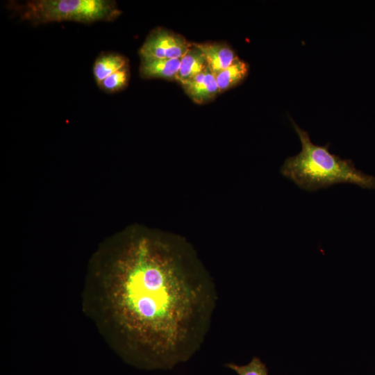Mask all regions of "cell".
I'll use <instances>...</instances> for the list:
<instances>
[{
	"label": "cell",
	"mask_w": 375,
	"mask_h": 375,
	"mask_svg": "<svg viewBox=\"0 0 375 375\" xmlns=\"http://www.w3.org/2000/svg\"><path fill=\"white\" fill-rule=\"evenodd\" d=\"M140 60V74L142 78L176 80L181 58Z\"/></svg>",
	"instance_id": "cell-7"
},
{
	"label": "cell",
	"mask_w": 375,
	"mask_h": 375,
	"mask_svg": "<svg viewBox=\"0 0 375 375\" xmlns=\"http://www.w3.org/2000/svg\"><path fill=\"white\" fill-rule=\"evenodd\" d=\"M101 254L126 361L172 369L190 360L203 342L217 301L192 247L180 237L132 226Z\"/></svg>",
	"instance_id": "cell-1"
},
{
	"label": "cell",
	"mask_w": 375,
	"mask_h": 375,
	"mask_svg": "<svg viewBox=\"0 0 375 375\" xmlns=\"http://www.w3.org/2000/svg\"><path fill=\"white\" fill-rule=\"evenodd\" d=\"M301 150L288 157L281 168V174L299 188L314 192L338 183H351L362 188L375 190V176L358 169L351 159H343L329 151L330 143L315 144L308 133L291 118Z\"/></svg>",
	"instance_id": "cell-2"
},
{
	"label": "cell",
	"mask_w": 375,
	"mask_h": 375,
	"mask_svg": "<svg viewBox=\"0 0 375 375\" xmlns=\"http://www.w3.org/2000/svg\"><path fill=\"white\" fill-rule=\"evenodd\" d=\"M130 70L128 64L106 77L97 84L98 87L107 93H115L124 90L128 83Z\"/></svg>",
	"instance_id": "cell-11"
},
{
	"label": "cell",
	"mask_w": 375,
	"mask_h": 375,
	"mask_svg": "<svg viewBox=\"0 0 375 375\" xmlns=\"http://www.w3.org/2000/svg\"><path fill=\"white\" fill-rule=\"evenodd\" d=\"M128 60L115 52H102L96 58L93 65V74L97 84L125 65Z\"/></svg>",
	"instance_id": "cell-9"
},
{
	"label": "cell",
	"mask_w": 375,
	"mask_h": 375,
	"mask_svg": "<svg viewBox=\"0 0 375 375\" xmlns=\"http://www.w3.org/2000/svg\"><path fill=\"white\" fill-rule=\"evenodd\" d=\"M181 85L189 97L198 104L212 100L219 93L215 76L208 66L202 72Z\"/></svg>",
	"instance_id": "cell-5"
},
{
	"label": "cell",
	"mask_w": 375,
	"mask_h": 375,
	"mask_svg": "<svg viewBox=\"0 0 375 375\" xmlns=\"http://www.w3.org/2000/svg\"><path fill=\"white\" fill-rule=\"evenodd\" d=\"M8 8L21 20L38 26L53 22L92 24L112 22L122 13L110 0H31L10 1Z\"/></svg>",
	"instance_id": "cell-3"
},
{
	"label": "cell",
	"mask_w": 375,
	"mask_h": 375,
	"mask_svg": "<svg viewBox=\"0 0 375 375\" xmlns=\"http://www.w3.org/2000/svg\"><path fill=\"white\" fill-rule=\"evenodd\" d=\"M207 63L202 51L192 42L186 53L181 58L176 80L180 84L187 82L202 72Z\"/></svg>",
	"instance_id": "cell-8"
},
{
	"label": "cell",
	"mask_w": 375,
	"mask_h": 375,
	"mask_svg": "<svg viewBox=\"0 0 375 375\" xmlns=\"http://www.w3.org/2000/svg\"><path fill=\"white\" fill-rule=\"evenodd\" d=\"M249 64L238 58L215 76L219 92H222L240 83L248 75Z\"/></svg>",
	"instance_id": "cell-10"
},
{
	"label": "cell",
	"mask_w": 375,
	"mask_h": 375,
	"mask_svg": "<svg viewBox=\"0 0 375 375\" xmlns=\"http://www.w3.org/2000/svg\"><path fill=\"white\" fill-rule=\"evenodd\" d=\"M193 44L202 51L207 66L215 76L239 58L231 47L224 42H193Z\"/></svg>",
	"instance_id": "cell-6"
},
{
	"label": "cell",
	"mask_w": 375,
	"mask_h": 375,
	"mask_svg": "<svg viewBox=\"0 0 375 375\" xmlns=\"http://www.w3.org/2000/svg\"><path fill=\"white\" fill-rule=\"evenodd\" d=\"M225 366L238 375H268L265 364L258 357H253L247 365H238L231 362Z\"/></svg>",
	"instance_id": "cell-12"
},
{
	"label": "cell",
	"mask_w": 375,
	"mask_h": 375,
	"mask_svg": "<svg viewBox=\"0 0 375 375\" xmlns=\"http://www.w3.org/2000/svg\"><path fill=\"white\" fill-rule=\"evenodd\" d=\"M192 44L183 35L158 27L147 36L138 54L140 59H178Z\"/></svg>",
	"instance_id": "cell-4"
}]
</instances>
